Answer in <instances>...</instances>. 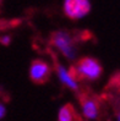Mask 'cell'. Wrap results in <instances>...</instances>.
Returning a JSON list of instances; mask_svg holds the SVG:
<instances>
[{
	"label": "cell",
	"instance_id": "cell-1",
	"mask_svg": "<svg viewBox=\"0 0 120 121\" xmlns=\"http://www.w3.org/2000/svg\"><path fill=\"white\" fill-rule=\"evenodd\" d=\"M72 72L77 80L96 81L102 76L103 67L97 59L86 56L77 61V64L72 69Z\"/></svg>",
	"mask_w": 120,
	"mask_h": 121
},
{
	"label": "cell",
	"instance_id": "cell-5",
	"mask_svg": "<svg viewBox=\"0 0 120 121\" xmlns=\"http://www.w3.org/2000/svg\"><path fill=\"white\" fill-rule=\"evenodd\" d=\"M55 72L58 75V78L60 80V82L66 86L71 91H77L79 89V80L76 78V76L74 75L72 70H69L65 66L56 64L55 65Z\"/></svg>",
	"mask_w": 120,
	"mask_h": 121
},
{
	"label": "cell",
	"instance_id": "cell-9",
	"mask_svg": "<svg viewBox=\"0 0 120 121\" xmlns=\"http://www.w3.org/2000/svg\"><path fill=\"white\" fill-rule=\"evenodd\" d=\"M5 114H6V106L0 102V120L5 116Z\"/></svg>",
	"mask_w": 120,
	"mask_h": 121
},
{
	"label": "cell",
	"instance_id": "cell-2",
	"mask_svg": "<svg viewBox=\"0 0 120 121\" xmlns=\"http://www.w3.org/2000/svg\"><path fill=\"white\" fill-rule=\"evenodd\" d=\"M50 44L58 50L62 56L69 60H74L76 58V44L72 34L66 31L54 32L50 37Z\"/></svg>",
	"mask_w": 120,
	"mask_h": 121
},
{
	"label": "cell",
	"instance_id": "cell-7",
	"mask_svg": "<svg viewBox=\"0 0 120 121\" xmlns=\"http://www.w3.org/2000/svg\"><path fill=\"white\" fill-rule=\"evenodd\" d=\"M58 121H79V115L71 104H65L59 109Z\"/></svg>",
	"mask_w": 120,
	"mask_h": 121
},
{
	"label": "cell",
	"instance_id": "cell-8",
	"mask_svg": "<svg viewBox=\"0 0 120 121\" xmlns=\"http://www.w3.org/2000/svg\"><path fill=\"white\" fill-rule=\"evenodd\" d=\"M0 43L4 44V45H9L11 43V37L10 35H3V37L0 38Z\"/></svg>",
	"mask_w": 120,
	"mask_h": 121
},
{
	"label": "cell",
	"instance_id": "cell-6",
	"mask_svg": "<svg viewBox=\"0 0 120 121\" xmlns=\"http://www.w3.org/2000/svg\"><path fill=\"white\" fill-rule=\"evenodd\" d=\"M81 110L87 120H96L99 116V103L93 97L84 95L81 98Z\"/></svg>",
	"mask_w": 120,
	"mask_h": 121
},
{
	"label": "cell",
	"instance_id": "cell-3",
	"mask_svg": "<svg viewBox=\"0 0 120 121\" xmlns=\"http://www.w3.org/2000/svg\"><path fill=\"white\" fill-rule=\"evenodd\" d=\"M64 13L71 20H81L86 17L91 11L89 0H64Z\"/></svg>",
	"mask_w": 120,
	"mask_h": 121
},
{
	"label": "cell",
	"instance_id": "cell-4",
	"mask_svg": "<svg viewBox=\"0 0 120 121\" xmlns=\"http://www.w3.org/2000/svg\"><path fill=\"white\" fill-rule=\"evenodd\" d=\"M50 72H52V69L49 66V64L44 60L38 59L31 64L30 77L36 83H44L50 76Z\"/></svg>",
	"mask_w": 120,
	"mask_h": 121
}]
</instances>
